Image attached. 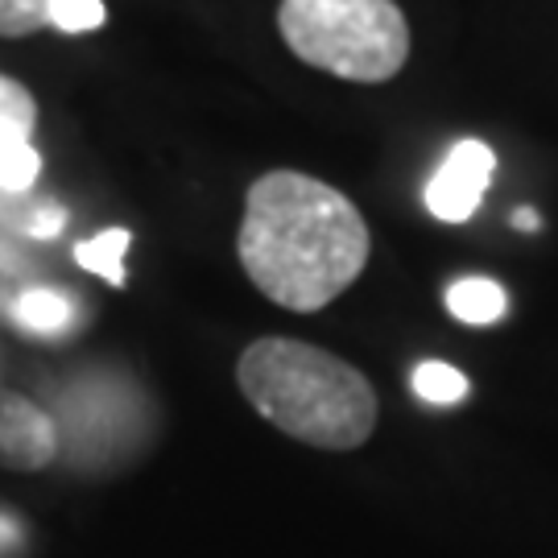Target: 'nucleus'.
Listing matches in <instances>:
<instances>
[{
  "instance_id": "f257e3e1",
  "label": "nucleus",
  "mask_w": 558,
  "mask_h": 558,
  "mask_svg": "<svg viewBox=\"0 0 558 558\" xmlns=\"http://www.w3.org/2000/svg\"><path fill=\"white\" fill-rule=\"evenodd\" d=\"M368 223L343 191L299 170H269L244 191L236 257L248 281L286 311H323L364 274Z\"/></svg>"
},
{
  "instance_id": "f03ea898",
  "label": "nucleus",
  "mask_w": 558,
  "mask_h": 558,
  "mask_svg": "<svg viewBox=\"0 0 558 558\" xmlns=\"http://www.w3.org/2000/svg\"><path fill=\"white\" fill-rule=\"evenodd\" d=\"M236 385L269 426L319 451H356L377 430L373 380L306 339L248 343L236 360Z\"/></svg>"
},
{
  "instance_id": "7ed1b4c3",
  "label": "nucleus",
  "mask_w": 558,
  "mask_h": 558,
  "mask_svg": "<svg viewBox=\"0 0 558 558\" xmlns=\"http://www.w3.org/2000/svg\"><path fill=\"white\" fill-rule=\"evenodd\" d=\"M278 29L294 59L348 83H389L410 59L398 0H281Z\"/></svg>"
},
{
  "instance_id": "20e7f679",
  "label": "nucleus",
  "mask_w": 558,
  "mask_h": 558,
  "mask_svg": "<svg viewBox=\"0 0 558 558\" xmlns=\"http://www.w3.org/2000/svg\"><path fill=\"white\" fill-rule=\"evenodd\" d=\"M497 170V154L484 141H459L447 154L435 179L426 182V207L442 223H463L476 216L480 199L488 191V179Z\"/></svg>"
},
{
  "instance_id": "39448f33",
  "label": "nucleus",
  "mask_w": 558,
  "mask_h": 558,
  "mask_svg": "<svg viewBox=\"0 0 558 558\" xmlns=\"http://www.w3.org/2000/svg\"><path fill=\"white\" fill-rule=\"evenodd\" d=\"M54 456H59V426L50 422V414L29 398L0 389V468L29 476L50 468Z\"/></svg>"
},
{
  "instance_id": "423d86ee",
  "label": "nucleus",
  "mask_w": 558,
  "mask_h": 558,
  "mask_svg": "<svg viewBox=\"0 0 558 558\" xmlns=\"http://www.w3.org/2000/svg\"><path fill=\"white\" fill-rule=\"evenodd\" d=\"M38 104L17 80L0 75V191H29L41 170V154L34 149Z\"/></svg>"
},
{
  "instance_id": "0eeeda50",
  "label": "nucleus",
  "mask_w": 558,
  "mask_h": 558,
  "mask_svg": "<svg viewBox=\"0 0 558 558\" xmlns=\"http://www.w3.org/2000/svg\"><path fill=\"white\" fill-rule=\"evenodd\" d=\"M447 311L468 327H488L509 311V299L493 278H463L447 290Z\"/></svg>"
},
{
  "instance_id": "6e6552de",
  "label": "nucleus",
  "mask_w": 558,
  "mask_h": 558,
  "mask_svg": "<svg viewBox=\"0 0 558 558\" xmlns=\"http://www.w3.org/2000/svg\"><path fill=\"white\" fill-rule=\"evenodd\" d=\"M129 240H133L129 228H104L100 236L83 240L80 248H75V260H80L83 269L100 274L104 281L124 286V253H129Z\"/></svg>"
},
{
  "instance_id": "1a4fd4ad",
  "label": "nucleus",
  "mask_w": 558,
  "mask_h": 558,
  "mask_svg": "<svg viewBox=\"0 0 558 558\" xmlns=\"http://www.w3.org/2000/svg\"><path fill=\"white\" fill-rule=\"evenodd\" d=\"M71 315H75L71 299L59 294V290H46V286L25 290V294L17 299V323L21 327H29V331H38V336H54V331H62V327L71 323Z\"/></svg>"
},
{
  "instance_id": "9d476101",
  "label": "nucleus",
  "mask_w": 558,
  "mask_h": 558,
  "mask_svg": "<svg viewBox=\"0 0 558 558\" xmlns=\"http://www.w3.org/2000/svg\"><path fill=\"white\" fill-rule=\"evenodd\" d=\"M414 393L430 405H456L468 398V377L459 373L456 364H442V360H422L414 368Z\"/></svg>"
},
{
  "instance_id": "9b49d317",
  "label": "nucleus",
  "mask_w": 558,
  "mask_h": 558,
  "mask_svg": "<svg viewBox=\"0 0 558 558\" xmlns=\"http://www.w3.org/2000/svg\"><path fill=\"white\" fill-rule=\"evenodd\" d=\"M54 0H0V38H29L50 25Z\"/></svg>"
},
{
  "instance_id": "f8f14e48",
  "label": "nucleus",
  "mask_w": 558,
  "mask_h": 558,
  "mask_svg": "<svg viewBox=\"0 0 558 558\" xmlns=\"http://www.w3.org/2000/svg\"><path fill=\"white\" fill-rule=\"evenodd\" d=\"M108 21L104 0H54L50 4V25H59L62 34H92Z\"/></svg>"
},
{
  "instance_id": "ddd939ff",
  "label": "nucleus",
  "mask_w": 558,
  "mask_h": 558,
  "mask_svg": "<svg viewBox=\"0 0 558 558\" xmlns=\"http://www.w3.org/2000/svg\"><path fill=\"white\" fill-rule=\"evenodd\" d=\"M62 220H66V216H62V207H46L38 220L29 223V232H34V236H59Z\"/></svg>"
},
{
  "instance_id": "4468645a",
  "label": "nucleus",
  "mask_w": 558,
  "mask_h": 558,
  "mask_svg": "<svg viewBox=\"0 0 558 558\" xmlns=\"http://www.w3.org/2000/svg\"><path fill=\"white\" fill-rule=\"evenodd\" d=\"M513 223H518L521 232H538V211L534 207H521L518 216H513Z\"/></svg>"
}]
</instances>
